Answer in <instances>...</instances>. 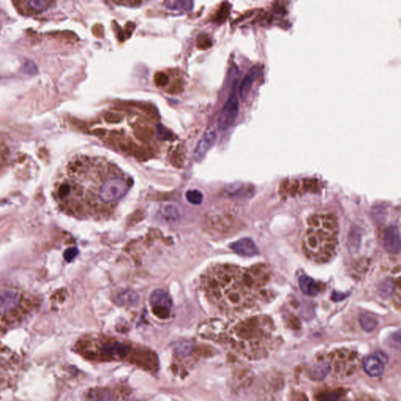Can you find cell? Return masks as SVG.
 <instances>
[{
  "label": "cell",
  "mask_w": 401,
  "mask_h": 401,
  "mask_svg": "<svg viewBox=\"0 0 401 401\" xmlns=\"http://www.w3.org/2000/svg\"><path fill=\"white\" fill-rule=\"evenodd\" d=\"M184 89V82L180 78L174 80L172 84L169 85L168 92L171 94L177 95L182 93Z\"/></svg>",
  "instance_id": "484cf974"
},
{
  "label": "cell",
  "mask_w": 401,
  "mask_h": 401,
  "mask_svg": "<svg viewBox=\"0 0 401 401\" xmlns=\"http://www.w3.org/2000/svg\"><path fill=\"white\" fill-rule=\"evenodd\" d=\"M193 4L194 2L192 1H167L165 2V5L166 7L169 9H173V10L179 11H188L191 10L193 8Z\"/></svg>",
  "instance_id": "ac0fdd59"
},
{
  "label": "cell",
  "mask_w": 401,
  "mask_h": 401,
  "mask_svg": "<svg viewBox=\"0 0 401 401\" xmlns=\"http://www.w3.org/2000/svg\"><path fill=\"white\" fill-rule=\"evenodd\" d=\"M231 9V5L229 2H225L222 3L220 9H218L217 13H216V16H215V21L218 22V23L225 21L229 15H230Z\"/></svg>",
  "instance_id": "7402d4cb"
},
{
  "label": "cell",
  "mask_w": 401,
  "mask_h": 401,
  "mask_svg": "<svg viewBox=\"0 0 401 401\" xmlns=\"http://www.w3.org/2000/svg\"><path fill=\"white\" fill-rule=\"evenodd\" d=\"M135 27H136V25H135L134 23L132 21H129L125 24V29H124V36H125V38H129L133 34V31H134Z\"/></svg>",
  "instance_id": "4dcf8cb0"
},
{
  "label": "cell",
  "mask_w": 401,
  "mask_h": 401,
  "mask_svg": "<svg viewBox=\"0 0 401 401\" xmlns=\"http://www.w3.org/2000/svg\"><path fill=\"white\" fill-rule=\"evenodd\" d=\"M133 131L135 137L144 144L151 141L154 134L152 126L144 120L136 121L133 124Z\"/></svg>",
  "instance_id": "30bf717a"
},
{
  "label": "cell",
  "mask_w": 401,
  "mask_h": 401,
  "mask_svg": "<svg viewBox=\"0 0 401 401\" xmlns=\"http://www.w3.org/2000/svg\"><path fill=\"white\" fill-rule=\"evenodd\" d=\"M154 81L157 86L163 87L165 85H167L169 78L165 73L162 72V71H158L154 74Z\"/></svg>",
  "instance_id": "4316f807"
},
{
  "label": "cell",
  "mask_w": 401,
  "mask_h": 401,
  "mask_svg": "<svg viewBox=\"0 0 401 401\" xmlns=\"http://www.w3.org/2000/svg\"><path fill=\"white\" fill-rule=\"evenodd\" d=\"M383 246L392 254H399L401 252V235L396 226H390L383 232Z\"/></svg>",
  "instance_id": "8992f818"
},
{
  "label": "cell",
  "mask_w": 401,
  "mask_h": 401,
  "mask_svg": "<svg viewBox=\"0 0 401 401\" xmlns=\"http://www.w3.org/2000/svg\"><path fill=\"white\" fill-rule=\"evenodd\" d=\"M231 249L234 253L245 257H253L259 254L257 246L253 240L249 238H243L231 244Z\"/></svg>",
  "instance_id": "ba28073f"
},
{
  "label": "cell",
  "mask_w": 401,
  "mask_h": 401,
  "mask_svg": "<svg viewBox=\"0 0 401 401\" xmlns=\"http://www.w3.org/2000/svg\"><path fill=\"white\" fill-rule=\"evenodd\" d=\"M197 47L200 50H205L212 46V41L209 38V35L205 33L200 34L197 39Z\"/></svg>",
  "instance_id": "d4e9b609"
},
{
  "label": "cell",
  "mask_w": 401,
  "mask_h": 401,
  "mask_svg": "<svg viewBox=\"0 0 401 401\" xmlns=\"http://www.w3.org/2000/svg\"><path fill=\"white\" fill-rule=\"evenodd\" d=\"M151 310L154 315L162 319L169 318L173 310V301L163 290L153 292L150 298Z\"/></svg>",
  "instance_id": "5b68a950"
},
{
  "label": "cell",
  "mask_w": 401,
  "mask_h": 401,
  "mask_svg": "<svg viewBox=\"0 0 401 401\" xmlns=\"http://www.w3.org/2000/svg\"><path fill=\"white\" fill-rule=\"evenodd\" d=\"M359 322L362 329L367 332H372L377 328V319L370 313H362L359 317Z\"/></svg>",
  "instance_id": "e0dca14e"
},
{
  "label": "cell",
  "mask_w": 401,
  "mask_h": 401,
  "mask_svg": "<svg viewBox=\"0 0 401 401\" xmlns=\"http://www.w3.org/2000/svg\"><path fill=\"white\" fill-rule=\"evenodd\" d=\"M259 71H260L259 67L257 65L253 66V67H251L242 80V84L240 85V96L242 100H245L247 98L248 95L258 77Z\"/></svg>",
  "instance_id": "4fadbf2b"
},
{
  "label": "cell",
  "mask_w": 401,
  "mask_h": 401,
  "mask_svg": "<svg viewBox=\"0 0 401 401\" xmlns=\"http://www.w3.org/2000/svg\"><path fill=\"white\" fill-rule=\"evenodd\" d=\"M132 178L111 164L87 157L71 160L53 185V197L64 214L78 220H108L133 187Z\"/></svg>",
  "instance_id": "6da1fadb"
},
{
  "label": "cell",
  "mask_w": 401,
  "mask_h": 401,
  "mask_svg": "<svg viewBox=\"0 0 401 401\" xmlns=\"http://www.w3.org/2000/svg\"><path fill=\"white\" fill-rule=\"evenodd\" d=\"M16 7L18 9L19 12L24 15H32L38 13L41 11L45 10L49 7L51 2L49 1H38V2H14Z\"/></svg>",
  "instance_id": "7c38bea8"
},
{
  "label": "cell",
  "mask_w": 401,
  "mask_h": 401,
  "mask_svg": "<svg viewBox=\"0 0 401 401\" xmlns=\"http://www.w3.org/2000/svg\"><path fill=\"white\" fill-rule=\"evenodd\" d=\"M86 398L88 401H114L112 393L104 388L91 389Z\"/></svg>",
  "instance_id": "2e32d148"
},
{
  "label": "cell",
  "mask_w": 401,
  "mask_h": 401,
  "mask_svg": "<svg viewBox=\"0 0 401 401\" xmlns=\"http://www.w3.org/2000/svg\"><path fill=\"white\" fill-rule=\"evenodd\" d=\"M239 113V101L236 93H232L223 106L218 120L219 129L227 130L236 122Z\"/></svg>",
  "instance_id": "277c9868"
},
{
  "label": "cell",
  "mask_w": 401,
  "mask_h": 401,
  "mask_svg": "<svg viewBox=\"0 0 401 401\" xmlns=\"http://www.w3.org/2000/svg\"><path fill=\"white\" fill-rule=\"evenodd\" d=\"M101 351L106 357H108V358H115V359L123 358L129 354V347L124 343L114 342V343L104 345L102 347Z\"/></svg>",
  "instance_id": "8fae6325"
},
{
  "label": "cell",
  "mask_w": 401,
  "mask_h": 401,
  "mask_svg": "<svg viewBox=\"0 0 401 401\" xmlns=\"http://www.w3.org/2000/svg\"><path fill=\"white\" fill-rule=\"evenodd\" d=\"M156 136L158 140L162 141H174L177 138L172 131L165 127L162 124H159L157 126Z\"/></svg>",
  "instance_id": "44dd1931"
},
{
  "label": "cell",
  "mask_w": 401,
  "mask_h": 401,
  "mask_svg": "<svg viewBox=\"0 0 401 401\" xmlns=\"http://www.w3.org/2000/svg\"><path fill=\"white\" fill-rule=\"evenodd\" d=\"M75 252H76L75 249H68V250L66 252L65 255H64L66 260H67V261H70V260H72L73 258L76 255L75 254Z\"/></svg>",
  "instance_id": "e575fe53"
},
{
  "label": "cell",
  "mask_w": 401,
  "mask_h": 401,
  "mask_svg": "<svg viewBox=\"0 0 401 401\" xmlns=\"http://www.w3.org/2000/svg\"><path fill=\"white\" fill-rule=\"evenodd\" d=\"M193 350H194V344L189 341L180 342L178 344H176L174 349L175 353L178 356L183 357V358L190 356Z\"/></svg>",
  "instance_id": "ffe728a7"
},
{
  "label": "cell",
  "mask_w": 401,
  "mask_h": 401,
  "mask_svg": "<svg viewBox=\"0 0 401 401\" xmlns=\"http://www.w3.org/2000/svg\"><path fill=\"white\" fill-rule=\"evenodd\" d=\"M104 120L107 123L118 124L122 122L123 117L122 114L116 112H107L104 114Z\"/></svg>",
  "instance_id": "83f0119b"
},
{
  "label": "cell",
  "mask_w": 401,
  "mask_h": 401,
  "mask_svg": "<svg viewBox=\"0 0 401 401\" xmlns=\"http://www.w3.org/2000/svg\"><path fill=\"white\" fill-rule=\"evenodd\" d=\"M302 292L309 296H315L321 291V286L315 280L307 275H302L299 279Z\"/></svg>",
  "instance_id": "5bb4252c"
},
{
  "label": "cell",
  "mask_w": 401,
  "mask_h": 401,
  "mask_svg": "<svg viewBox=\"0 0 401 401\" xmlns=\"http://www.w3.org/2000/svg\"><path fill=\"white\" fill-rule=\"evenodd\" d=\"M9 156V150L7 145L0 139V170L5 166Z\"/></svg>",
  "instance_id": "cb8c5ba5"
},
{
  "label": "cell",
  "mask_w": 401,
  "mask_h": 401,
  "mask_svg": "<svg viewBox=\"0 0 401 401\" xmlns=\"http://www.w3.org/2000/svg\"><path fill=\"white\" fill-rule=\"evenodd\" d=\"M187 199L189 202L194 204H199L202 202V194L197 191H189L187 194Z\"/></svg>",
  "instance_id": "f1b7e54d"
},
{
  "label": "cell",
  "mask_w": 401,
  "mask_h": 401,
  "mask_svg": "<svg viewBox=\"0 0 401 401\" xmlns=\"http://www.w3.org/2000/svg\"><path fill=\"white\" fill-rule=\"evenodd\" d=\"M385 363L377 355H371L365 358L363 361L364 371L370 377H379L382 376L385 370Z\"/></svg>",
  "instance_id": "9c48e42d"
},
{
  "label": "cell",
  "mask_w": 401,
  "mask_h": 401,
  "mask_svg": "<svg viewBox=\"0 0 401 401\" xmlns=\"http://www.w3.org/2000/svg\"><path fill=\"white\" fill-rule=\"evenodd\" d=\"M338 401V396L337 394H329L327 395H325L324 398H322V400L320 401Z\"/></svg>",
  "instance_id": "836d02e7"
},
{
  "label": "cell",
  "mask_w": 401,
  "mask_h": 401,
  "mask_svg": "<svg viewBox=\"0 0 401 401\" xmlns=\"http://www.w3.org/2000/svg\"><path fill=\"white\" fill-rule=\"evenodd\" d=\"M93 35L97 38H101L104 35V27L101 24H96L92 27Z\"/></svg>",
  "instance_id": "f546056e"
},
{
  "label": "cell",
  "mask_w": 401,
  "mask_h": 401,
  "mask_svg": "<svg viewBox=\"0 0 401 401\" xmlns=\"http://www.w3.org/2000/svg\"><path fill=\"white\" fill-rule=\"evenodd\" d=\"M271 281V273L263 264L241 268L228 263L211 266L200 278V289L205 300L222 310L239 309L256 300L255 292Z\"/></svg>",
  "instance_id": "7a4b0ae2"
},
{
  "label": "cell",
  "mask_w": 401,
  "mask_h": 401,
  "mask_svg": "<svg viewBox=\"0 0 401 401\" xmlns=\"http://www.w3.org/2000/svg\"><path fill=\"white\" fill-rule=\"evenodd\" d=\"M186 157H187V149L183 144H178L176 147L171 148L169 158L171 163L173 164L175 167H182L185 162Z\"/></svg>",
  "instance_id": "9a60e30c"
},
{
  "label": "cell",
  "mask_w": 401,
  "mask_h": 401,
  "mask_svg": "<svg viewBox=\"0 0 401 401\" xmlns=\"http://www.w3.org/2000/svg\"><path fill=\"white\" fill-rule=\"evenodd\" d=\"M114 3L118 4V5H129V6H137L142 3L141 1H133V0H129V1H125V0H117L114 1Z\"/></svg>",
  "instance_id": "1f68e13d"
},
{
  "label": "cell",
  "mask_w": 401,
  "mask_h": 401,
  "mask_svg": "<svg viewBox=\"0 0 401 401\" xmlns=\"http://www.w3.org/2000/svg\"><path fill=\"white\" fill-rule=\"evenodd\" d=\"M394 289H395V285H394V282H393L392 280L387 279L385 281H383L380 283V285H379L378 292H379V294L380 295L381 297L387 299V298L392 296Z\"/></svg>",
  "instance_id": "d6986e66"
},
{
  "label": "cell",
  "mask_w": 401,
  "mask_h": 401,
  "mask_svg": "<svg viewBox=\"0 0 401 401\" xmlns=\"http://www.w3.org/2000/svg\"><path fill=\"white\" fill-rule=\"evenodd\" d=\"M303 238V250L310 259L319 263L329 262L336 254L339 225L332 213L313 215Z\"/></svg>",
  "instance_id": "3957f363"
},
{
  "label": "cell",
  "mask_w": 401,
  "mask_h": 401,
  "mask_svg": "<svg viewBox=\"0 0 401 401\" xmlns=\"http://www.w3.org/2000/svg\"><path fill=\"white\" fill-rule=\"evenodd\" d=\"M113 24H114L113 27H114V31L116 32V35L118 39H119L120 41H124L125 36H124V32L123 31H122V27H120L116 22H113Z\"/></svg>",
  "instance_id": "d6a6232c"
},
{
  "label": "cell",
  "mask_w": 401,
  "mask_h": 401,
  "mask_svg": "<svg viewBox=\"0 0 401 401\" xmlns=\"http://www.w3.org/2000/svg\"><path fill=\"white\" fill-rule=\"evenodd\" d=\"M349 243H350V247L353 252H357L359 249L360 243H361V234L358 229H352L351 234L349 236Z\"/></svg>",
  "instance_id": "603a6c76"
},
{
  "label": "cell",
  "mask_w": 401,
  "mask_h": 401,
  "mask_svg": "<svg viewBox=\"0 0 401 401\" xmlns=\"http://www.w3.org/2000/svg\"><path fill=\"white\" fill-rule=\"evenodd\" d=\"M216 140V130L213 127L209 128L204 134L202 140H200L194 151V158L197 162H200L205 158L209 149L215 144Z\"/></svg>",
  "instance_id": "52a82bcc"
}]
</instances>
